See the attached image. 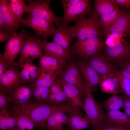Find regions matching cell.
Listing matches in <instances>:
<instances>
[{
  "mask_svg": "<svg viewBox=\"0 0 130 130\" xmlns=\"http://www.w3.org/2000/svg\"><path fill=\"white\" fill-rule=\"evenodd\" d=\"M19 106L34 126L41 129L45 121L53 113L59 111L68 112L75 109L69 104L57 106L49 103H39L32 100L25 106Z\"/></svg>",
  "mask_w": 130,
  "mask_h": 130,
  "instance_id": "6da1fadb",
  "label": "cell"
},
{
  "mask_svg": "<svg viewBox=\"0 0 130 130\" xmlns=\"http://www.w3.org/2000/svg\"><path fill=\"white\" fill-rule=\"evenodd\" d=\"M82 82L85 98L83 110L90 121L92 130H98L108 124L107 113L95 99L92 89L85 80L82 78Z\"/></svg>",
  "mask_w": 130,
  "mask_h": 130,
  "instance_id": "7a4b0ae2",
  "label": "cell"
},
{
  "mask_svg": "<svg viewBox=\"0 0 130 130\" xmlns=\"http://www.w3.org/2000/svg\"><path fill=\"white\" fill-rule=\"evenodd\" d=\"M64 14L63 23L68 25L72 20L84 17L91 10L89 0H61Z\"/></svg>",
  "mask_w": 130,
  "mask_h": 130,
  "instance_id": "3957f363",
  "label": "cell"
},
{
  "mask_svg": "<svg viewBox=\"0 0 130 130\" xmlns=\"http://www.w3.org/2000/svg\"><path fill=\"white\" fill-rule=\"evenodd\" d=\"M29 34L24 29L18 32L16 31L11 32L5 44L4 54L0 58L6 61L7 70L13 66L15 58L20 53L24 41Z\"/></svg>",
  "mask_w": 130,
  "mask_h": 130,
  "instance_id": "277c9868",
  "label": "cell"
},
{
  "mask_svg": "<svg viewBox=\"0 0 130 130\" xmlns=\"http://www.w3.org/2000/svg\"><path fill=\"white\" fill-rule=\"evenodd\" d=\"M97 19L92 16L81 18L75 20V26L71 27L76 34L77 40H81L95 38H100L102 33L99 28Z\"/></svg>",
  "mask_w": 130,
  "mask_h": 130,
  "instance_id": "5b68a950",
  "label": "cell"
},
{
  "mask_svg": "<svg viewBox=\"0 0 130 130\" xmlns=\"http://www.w3.org/2000/svg\"><path fill=\"white\" fill-rule=\"evenodd\" d=\"M100 38L97 37L83 40H77L71 45L72 55L87 59L100 51L104 45Z\"/></svg>",
  "mask_w": 130,
  "mask_h": 130,
  "instance_id": "8992f818",
  "label": "cell"
},
{
  "mask_svg": "<svg viewBox=\"0 0 130 130\" xmlns=\"http://www.w3.org/2000/svg\"><path fill=\"white\" fill-rule=\"evenodd\" d=\"M51 0H28L26 13L29 15L44 19L52 23L54 22L58 26L63 23L62 18L57 16L50 8Z\"/></svg>",
  "mask_w": 130,
  "mask_h": 130,
  "instance_id": "52a82bcc",
  "label": "cell"
},
{
  "mask_svg": "<svg viewBox=\"0 0 130 130\" xmlns=\"http://www.w3.org/2000/svg\"><path fill=\"white\" fill-rule=\"evenodd\" d=\"M43 50L41 39L39 36L29 34L24 41L20 53L21 54L18 66L34 59L43 55Z\"/></svg>",
  "mask_w": 130,
  "mask_h": 130,
  "instance_id": "ba28073f",
  "label": "cell"
},
{
  "mask_svg": "<svg viewBox=\"0 0 130 130\" xmlns=\"http://www.w3.org/2000/svg\"><path fill=\"white\" fill-rule=\"evenodd\" d=\"M21 26L31 27L35 32L34 35L41 36L44 39L52 36L56 29L52 23L43 19L29 15L26 19H23Z\"/></svg>",
  "mask_w": 130,
  "mask_h": 130,
  "instance_id": "9c48e42d",
  "label": "cell"
},
{
  "mask_svg": "<svg viewBox=\"0 0 130 130\" xmlns=\"http://www.w3.org/2000/svg\"><path fill=\"white\" fill-rule=\"evenodd\" d=\"M100 51L84 61L102 76L115 75L118 71L116 66Z\"/></svg>",
  "mask_w": 130,
  "mask_h": 130,
  "instance_id": "30bf717a",
  "label": "cell"
},
{
  "mask_svg": "<svg viewBox=\"0 0 130 130\" xmlns=\"http://www.w3.org/2000/svg\"><path fill=\"white\" fill-rule=\"evenodd\" d=\"M40 58L39 67L41 71L59 77L66 66L67 61L47 55H42Z\"/></svg>",
  "mask_w": 130,
  "mask_h": 130,
  "instance_id": "8fae6325",
  "label": "cell"
},
{
  "mask_svg": "<svg viewBox=\"0 0 130 130\" xmlns=\"http://www.w3.org/2000/svg\"><path fill=\"white\" fill-rule=\"evenodd\" d=\"M32 89L29 85L21 84L11 90L6 94L9 97L10 103L21 106H23L31 100Z\"/></svg>",
  "mask_w": 130,
  "mask_h": 130,
  "instance_id": "7c38bea8",
  "label": "cell"
},
{
  "mask_svg": "<svg viewBox=\"0 0 130 130\" xmlns=\"http://www.w3.org/2000/svg\"><path fill=\"white\" fill-rule=\"evenodd\" d=\"M57 26L52 36L53 42L60 45L71 55V43L73 39L77 37L76 35L67 25L63 23Z\"/></svg>",
  "mask_w": 130,
  "mask_h": 130,
  "instance_id": "4fadbf2b",
  "label": "cell"
},
{
  "mask_svg": "<svg viewBox=\"0 0 130 130\" xmlns=\"http://www.w3.org/2000/svg\"><path fill=\"white\" fill-rule=\"evenodd\" d=\"M130 55V43L122 40L119 42L107 46L104 55L111 62H116Z\"/></svg>",
  "mask_w": 130,
  "mask_h": 130,
  "instance_id": "5bb4252c",
  "label": "cell"
},
{
  "mask_svg": "<svg viewBox=\"0 0 130 130\" xmlns=\"http://www.w3.org/2000/svg\"><path fill=\"white\" fill-rule=\"evenodd\" d=\"M19 67L14 62L10 69L0 76V89L5 91L6 94L12 89L21 84Z\"/></svg>",
  "mask_w": 130,
  "mask_h": 130,
  "instance_id": "9a60e30c",
  "label": "cell"
},
{
  "mask_svg": "<svg viewBox=\"0 0 130 130\" xmlns=\"http://www.w3.org/2000/svg\"><path fill=\"white\" fill-rule=\"evenodd\" d=\"M81 74L76 63L71 62L66 65L59 78L67 83L77 87L84 93Z\"/></svg>",
  "mask_w": 130,
  "mask_h": 130,
  "instance_id": "2e32d148",
  "label": "cell"
},
{
  "mask_svg": "<svg viewBox=\"0 0 130 130\" xmlns=\"http://www.w3.org/2000/svg\"><path fill=\"white\" fill-rule=\"evenodd\" d=\"M105 34L121 36L130 34V11H123Z\"/></svg>",
  "mask_w": 130,
  "mask_h": 130,
  "instance_id": "e0dca14e",
  "label": "cell"
},
{
  "mask_svg": "<svg viewBox=\"0 0 130 130\" xmlns=\"http://www.w3.org/2000/svg\"><path fill=\"white\" fill-rule=\"evenodd\" d=\"M59 78L63 91L69 99V104L74 108L83 110V99L84 93L77 87L67 83Z\"/></svg>",
  "mask_w": 130,
  "mask_h": 130,
  "instance_id": "ac0fdd59",
  "label": "cell"
},
{
  "mask_svg": "<svg viewBox=\"0 0 130 130\" xmlns=\"http://www.w3.org/2000/svg\"><path fill=\"white\" fill-rule=\"evenodd\" d=\"M64 111H59L52 114L45 121L42 129L45 130H65L64 125L67 124L69 120Z\"/></svg>",
  "mask_w": 130,
  "mask_h": 130,
  "instance_id": "d6986e66",
  "label": "cell"
},
{
  "mask_svg": "<svg viewBox=\"0 0 130 130\" xmlns=\"http://www.w3.org/2000/svg\"><path fill=\"white\" fill-rule=\"evenodd\" d=\"M20 69L21 83L32 84L40 74L41 71L39 67L32 62H25L19 66Z\"/></svg>",
  "mask_w": 130,
  "mask_h": 130,
  "instance_id": "ffe728a7",
  "label": "cell"
},
{
  "mask_svg": "<svg viewBox=\"0 0 130 130\" xmlns=\"http://www.w3.org/2000/svg\"><path fill=\"white\" fill-rule=\"evenodd\" d=\"M81 110L75 109L68 112L69 120L67 125L70 129L83 130L91 125L87 116L85 114L82 113Z\"/></svg>",
  "mask_w": 130,
  "mask_h": 130,
  "instance_id": "44dd1931",
  "label": "cell"
},
{
  "mask_svg": "<svg viewBox=\"0 0 130 130\" xmlns=\"http://www.w3.org/2000/svg\"><path fill=\"white\" fill-rule=\"evenodd\" d=\"M76 63L81 74L92 90L94 86L100 84L102 80V77L93 68L82 60Z\"/></svg>",
  "mask_w": 130,
  "mask_h": 130,
  "instance_id": "7402d4cb",
  "label": "cell"
},
{
  "mask_svg": "<svg viewBox=\"0 0 130 130\" xmlns=\"http://www.w3.org/2000/svg\"><path fill=\"white\" fill-rule=\"evenodd\" d=\"M9 0H0V15L5 24L6 31L12 32L19 28L10 6Z\"/></svg>",
  "mask_w": 130,
  "mask_h": 130,
  "instance_id": "603a6c76",
  "label": "cell"
},
{
  "mask_svg": "<svg viewBox=\"0 0 130 130\" xmlns=\"http://www.w3.org/2000/svg\"><path fill=\"white\" fill-rule=\"evenodd\" d=\"M43 53L47 55L67 60L71 55L67 52L60 45L54 42H50L41 39Z\"/></svg>",
  "mask_w": 130,
  "mask_h": 130,
  "instance_id": "cb8c5ba5",
  "label": "cell"
},
{
  "mask_svg": "<svg viewBox=\"0 0 130 130\" xmlns=\"http://www.w3.org/2000/svg\"><path fill=\"white\" fill-rule=\"evenodd\" d=\"M9 106L10 107L9 110L15 119L19 129L27 130L34 129L33 124L19 106L13 104Z\"/></svg>",
  "mask_w": 130,
  "mask_h": 130,
  "instance_id": "d4e9b609",
  "label": "cell"
},
{
  "mask_svg": "<svg viewBox=\"0 0 130 130\" xmlns=\"http://www.w3.org/2000/svg\"><path fill=\"white\" fill-rule=\"evenodd\" d=\"M94 9L91 16L98 19L99 15L108 13L118 7V4L113 0H95Z\"/></svg>",
  "mask_w": 130,
  "mask_h": 130,
  "instance_id": "484cf974",
  "label": "cell"
},
{
  "mask_svg": "<svg viewBox=\"0 0 130 130\" xmlns=\"http://www.w3.org/2000/svg\"><path fill=\"white\" fill-rule=\"evenodd\" d=\"M123 11L118 7L101 16L100 18L98 20V22L99 27L101 28L104 33H105L109 28L119 17Z\"/></svg>",
  "mask_w": 130,
  "mask_h": 130,
  "instance_id": "4316f807",
  "label": "cell"
},
{
  "mask_svg": "<svg viewBox=\"0 0 130 130\" xmlns=\"http://www.w3.org/2000/svg\"><path fill=\"white\" fill-rule=\"evenodd\" d=\"M107 119L109 123L130 128V117L120 110H113L108 112Z\"/></svg>",
  "mask_w": 130,
  "mask_h": 130,
  "instance_id": "83f0119b",
  "label": "cell"
},
{
  "mask_svg": "<svg viewBox=\"0 0 130 130\" xmlns=\"http://www.w3.org/2000/svg\"><path fill=\"white\" fill-rule=\"evenodd\" d=\"M9 5L19 28L20 27L22 17L26 13L28 5L24 0H10Z\"/></svg>",
  "mask_w": 130,
  "mask_h": 130,
  "instance_id": "f1b7e54d",
  "label": "cell"
},
{
  "mask_svg": "<svg viewBox=\"0 0 130 130\" xmlns=\"http://www.w3.org/2000/svg\"><path fill=\"white\" fill-rule=\"evenodd\" d=\"M100 83L101 90L104 92L115 95L116 89L119 84L118 80L115 76H103Z\"/></svg>",
  "mask_w": 130,
  "mask_h": 130,
  "instance_id": "f546056e",
  "label": "cell"
},
{
  "mask_svg": "<svg viewBox=\"0 0 130 130\" xmlns=\"http://www.w3.org/2000/svg\"><path fill=\"white\" fill-rule=\"evenodd\" d=\"M57 77L52 74L41 71L38 77L31 85L33 86L49 88L54 83Z\"/></svg>",
  "mask_w": 130,
  "mask_h": 130,
  "instance_id": "4dcf8cb0",
  "label": "cell"
},
{
  "mask_svg": "<svg viewBox=\"0 0 130 130\" xmlns=\"http://www.w3.org/2000/svg\"><path fill=\"white\" fill-rule=\"evenodd\" d=\"M69 99L63 90L57 93L50 94L49 95L48 103L52 105L60 106L69 104Z\"/></svg>",
  "mask_w": 130,
  "mask_h": 130,
  "instance_id": "1f68e13d",
  "label": "cell"
},
{
  "mask_svg": "<svg viewBox=\"0 0 130 130\" xmlns=\"http://www.w3.org/2000/svg\"><path fill=\"white\" fill-rule=\"evenodd\" d=\"M116 63L117 66L119 68V71L122 76L130 79V55Z\"/></svg>",
  "mask_w": 130,
  "mask_h": 130,
  "instance_id": "d6a6232c",
  "label": "cell"
},
{
  "mask_svg": "<svg viewBox=\"0 0 130 130\" xmlns=\"http://www.w3.org/2000/svg\"><path fill=\"white\" fill-rule=\"evenodd\" d=\"M115 76L118 80L120 86L124 94L130 98V79L123 77L119 70Z\"/></svg>",
  "mask_w": 130,
  "mask_h": 130,
  "instance_id": "836d02e7",
  "label": "cell"
},
{
  "mask_svg": "<svg viewBox=\"0 0 130 130\" xmlns=\"http://www.w3.org/2000/svg\"><path fill=\"white\" fill-rule=\"evenodd\" d=\"M7 125L8 130H16L19 129L16 120L7 108L3 109Z\"/></svg>",
  "mask_w": 130,
  "mask_h": 130,
  "instance_id": "e575fe53",
  "label": "cell"
},
{
  "mask_svg": "<svg viewBox=\"0 0 130 130\" xmlns=\"http://www.w3.org/2000/svg\"><path fill=\"white\" fill-rule=\"evenodd\" d=\"M125 95L124 94L119 96L118 99L115 102L109 104L102 106L108 112L113 110H120L122 108Z\"/></svg>",
  "mask_w": 130,
  "mask_h": 130,
  "instance_id": "d590c367",
  "label": "cell"
},
{
  "mask_svg": "<svg viewBox=\"0 0 130 130\" xmlns=\"http://www.w3.org/2000/svg\"><path fill=\"white\" fill-rule=\"evenodd\" d=\"M10 103L9 97L5 91L0 89V109L7 108Z\"/></svg>",
  "mask_w": 130,
  "mask_h": 130,
  "instance_id": "8d00e7d4",
  "label": "cell"
},
{
  "mask_svg": "<svg viewBox=\"0 0 130 130\" xmlns=\"http://www.w3.org/2000/svg\"><path fill=\"white\" fill-rule=\"evenodd\" d=\"M63 90L60 78L56 79L54 83L49 88L50 94H56Z\"/></svg>",
  "mask_w": 130,
  "mask_h": 130,
  "instance_id": "74e56055",
  "label": "cell"
},
{
  "mask_svg": "<svg viewBox=\"0 0 130 130\" xmlns=\"http://www.w3.org/2000/svg\"><path fill=\"white\" fill-rule=\"evenodd\" d=\"M130 129L122 126L109 123L98 130H129Z\"/></svg>",
  "mask_w": 130,
  "mask_h": 130,
  "instance_id": "f35d334b",
  "label": "cell"
},
{
  "mask_svg": "<svg viewBox=\"0 0 130 130\" xmlns=\"http://www.w3.org/2000/svg\"><path fill=\"white\" fill-rule=\"evenodd\" d=\"M0 130H8L5 116L3 109L0 110Z\"/></svg>",
  "mask_w": 130,
  "mask_h": 130,
  "instance_id": "ab89813d",
  "label": "cell"
},
{
  "mask_svg": "<svg viewBox=\"0 0 130 130\" xmlns=\"http://www.w3.org/2000/svg\"><path fill=\"white\" fill-rule=\"evenodd\" d=\"M11 32L0 30V43L4 42L9 39Z\"/></svg>",
  "mask_w": 130,
  "mask_h": 130,
  "instance_id": "60d3db41",
  "label": "cell"
},
{
  "mask_svg": "<svg viewBox=\"0 0 130 130\" xmlns=\"http://www.w3.org/2000/svg\"><path fill=\"white\" fill-rule=\"evenodd\" d=\"M7 69V64L6 61L4 59H0V76L5 72Z\"/></svg>",
  "mask_w": 130,
  "mask_h": 130,
  "instance_id": "b9f144b4",
  "label": "cell"
},
{
  "mask_svg": "<svg viewBox=\"0 0 130 130\" xmlns=\"http://www.w3.org/2000/svg\"><path fill=\"white\" fill-rule=\"evenodd\" d=\"M119 96L114 94L105 100L101 105L102 106L112 103L116 101L119 98Z\"/></svg>",
  "mask_w": 130,
  "mask_h": 130,
  "instance_id": "7bdbcfd3",
  "label": "cell"
},
{
  "mask_svg": "<svg viewBox=\"0 0 130 130\" xmlns=\"http://www.w3.org/2000/svg\"><path fill=\"white\" fill-rule=\"evenodd\" d=\"M118 4L124 7L127 9L130 8V0H115Z\"/></svg>",
  "mask_w": 130,
  "mask_h": 130,
  "instance_id": "ee69618b",
  "label": "cell"
},
{
  "mask_svg": "<svg viewBox=\"0 0 130 130\" xmlns=\"http://www.w3.org/2000/svg\"><path fill=\"white\" fill-rule=\"evenodd\" d=\"M130 108V98L125 96L122 108Z\"/></svg>",
  "mask_w": 130,
  "mask_h": 130,
  "instance_id": "f6af8a7d",
  "label": "cell"
},
{
  "mask_svg": "<svg viewBox=\"0 0 130 130\" xmlns=\"http://www.w3.org/2000/svg\"><path fill=\"white\" fill-rule=\"evenodd\" d=\"M0 30L6 31V26L4 21L0 15Z\"/></svg>",
  "mask_w": 130,
  "mask_h": 130,
  "instance_id": "bcb514c9",
  "label": "cell"
},
{
  "mask_svg": "<svg viewBox=\"0 0 130 130\" xmlns=\"http://www.w3.org/2000/svg\"><path fill=\"white\" fill-rule=\"evenodd\" d=\"M123 109L125 113L130 117V108H124Z\"/></svg>",
  "mask_w": 130,
  "mask_h": 130,
  "instance_id": "7dc6e473",
  "label": "cell"
},
{
  "mask_svg": "<svg viewBox=\"0 0 130 130\" xmlns=\"http://www.w3.org/2000/svg\"><path fill=\"white\" fill-rule=\"evenodd\" d=\"M22 130V129H19L17 130ZM35 130L34 129H33V130Z\"/></svg>",
  "mask_w": 130,
  "mask_h": 130,
  "instance_id": "c3c4849f",
  "label": "cell"
},
{
  "mask_svg": "<svg viewBox=\"0 0 130 130\" xmlns=\"http://www.w3.org/2000/svg\"><path fill=\"white\" fill-rule=\"evenodd\" d=\"M71 130H76V129H72Z\"/></svg>",
  "mask_w": 130,
  "mask_h": 130,
  "instance_id": "681fc988",
  "label": "cell"
},
{
  "mask_svg": "<svg viewBox=\"0 0 130 130\" xmlns=\"http://www.w3.org/2000/svg\"><path fill=\"white\" fill-rule=\"evenodd\" d=\"M129 130H130V129Z\"/></svg>",
  "mask_w": 130,
  "mask_h": 130,
  "instance_id": "f907efd6",
  "label": "cell"
}]
</instances>
